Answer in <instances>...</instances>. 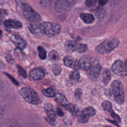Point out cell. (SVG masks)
I'll return each instance as SVG.
<instances>
[{"label": "cell", "mask_w": 127, "mask_h": 127, "mask_svg": "<svg viewBox=\"0 0 127 127\" xmlns=\"http://www.w3.org/2000/svg\"><path fill=\"white\" fill-rule=\"evenodd\" d=\"M125 64L126 66L127 67V59L126 60V61H125Z\"/></svg>", "instance_id": "f35d334b"}, {"label": "cell", "mask_w": 127, "mask_h": 127, "mask_svg": "<svg viewBox=\"0 0 127 127\" xmlns=\"http://www.w3.org/2000/svg\"><path fill=\"white\" fill-rule=\"evenodd\" d=\"M93 61L88 57H83L79 61L80 68L82 69L88 70L90 67Z\"/></svg>", "instance_id": "2e32d148"}, {"label": "cell", "mask_w": 127, "mask_h": 127, "mask_svg": "<svg viewBox=\"0 0 127 127\" xmlns=\"http://www.w3.org/2000/svg\"><path fill=\"white\" fill-rule=\"evenodd\" d=\"M19 93L25 101L30 104L38 105L41 102V100L38 94L30 87H24L21 88L19 90Z\"/></svg>", "instance_id": "7a4b0ae2"}, {"label": "cell", "mask_w": 127, "mask_h": 127, "mask_svg": "<svg viewBox=\"0 0 127 127\" xmlns=\"http://www.w3.org/2000/svg\"><path fill=\"white\" fill-rule=\"evenodd\" d=\"M40 26L43 34L49 36L57 35L61 30V27L59 24L50 22H42L40 24Z\"/></svg>", "instance_id": "277c9868"}, {"label": "cell", "mask_w": 127, "mask_h": 127, "mask_svg": "<svg viewBox=\"0 0 127 127\" xmlns=\"http://www.w3.org/2000/svg\"><path fill=\"white\" fill-rule=\"evenodd\" d=\"M55 0H38L39 4L42 7H47L51 5Z\"/></svg>", "instance_id": "4316f807"}, {"label": "cell", "mask_w": 127, "mask_h": 127, "mask_svg": "<svg viewBox=\"0 0 127 127\" xmlns=\"http://www.w3.org/2000/svg\"><path fill=\"white\" fill-rule=\"evenodd\" d=\"M76 0H57L55 4V9L59 12L69 11L76 3Z\"/></svg>", "instance_id": "5b68a950"}, {"label": "cell", "mask_w": 127, "mask_h": 127, "mask_svg": "<svg viewBox=\"0 0 127 127\" xmlns=\"http://www.w3.org/2000/svg\"><path fill=\"white\" fill-rule=\"evenodd\" d=\"M16 66L17 68L18 72L19 73V74L20 75H21L23 77L26 78L27 76V73H26L25 70L22 67L20 66L19 65H17Z\"/></svg>", "instance_id": "f1b7e54d"}, {"label": "cell", "mask_w": 127, "mask_h": 127, "mask_svg": "<svg viewBox=\"0 0 127 127\" xmlns=\"http://www.w3.org/2000/svg\"><path fill=\"white\" fill-rule=\"evenodd\" d=\"M109 0H99V4L100 6H103L105 5Z\"/></svg>", "instance_id": "d590c367"}, {"label": "cell", "mask_w": 127, "mask_h": 127, "mask_svg": "<svg viewBox=\"0 0 127 127\" xmlns=\"http://www.w3.org/2000/svg\"><path fill=\"white\" fill-rule=\"evenodd\" d=\"M120 42L118 39L112 38L104 40L95 48L97 53L100 54H108L115 49L119 45Z\"/></svg>", "instance_id": "6da1fadb"}, {"label": "cell", "mask_w": 127, "mask_h": 127, "mask_svg": "<svg viewBox=\"0 0 127 127\" xmlns=\"http://www.w3.org/2000/svg\"><path fill=\"white\" fill-rule=\"evenodd\" d=\"M41 92L43 95L48 97H53L55 95V91L52 87H49L47 89H43L41 91Z\"/></svg>", "instance_id": "603a6c76"}, {"label": "cell", "mask_w": 127, "mask_h": 127, "mask_svg": "<svg viewBox=\"0 0 127 127\" xmlns=\"http://www.w3.org/2000/svg\"><path fill=\"white\" fill-rule=\"evenodd\" d=\"M98 0H86L85 4L88 7H91L93 6Z\"/></svg>", "instance_id": "4dcf8cb0"}, {"label": "cell", "mask_w": 127, "mask_h": 127, "mask_svg": "<svg viewBox=\"0 0 127 127\" xmlns=\"http://www.w3.org/2000/svg\"><path fill=\"white\" fill-rule=\"evenodd\" d=\"M45 76L44 72L40 68H36L32 69L29 73L28 78L30 80L36 81L42 79Z\"/></svg>", "instance_id": "8fae6325"}, {"label": "cell", "mask_w": 127, "mask_h": 127, "mask_svg": "<svg viewBox=\"0 0 127 127\" xmlns=\"http://www.w3.org/2000/svg\"><path fill=\"white\" fill-rule=\"evenodd\" d=\"M80 78V74L77 70H74L69 75V80L71 83L77 82Z\"/></svg>", "instance_id": "7402d4cb"}, {"label": "cell", "mask_w": 127, "mask_h": 127, "mask_svg": "<svg viewBox=\"0 0 127 127\" xmlns=\"http://www.w3.org/2000/svg\"><path fill=\"white\" fill-rule=\"evenodd\" d=\"M74 95L75 97L77 100H80L81 98L82 95V90L80 88H77L75 89L74 91Z\"/></svg>", "instance_id": "f546056e"}, {"label": "cell", "mask_w": 127, "mask_h": 127, "mask_svg": "<svg viewBox=\"0 0 127 127\" xmlns=\"http://www.w3.org/2000/svg\"><path fill=\"white\" fill-rule=\"evenodd\" d=\"M65 109L73 116H77L79 113L78 108L75 105L73 104H68L66 106H65Z\"/></svg>", "instance_id": "44dd1931"}, {"label": "cell", "mask_w": 127, "mask_h": 127, "mask_svg": "<svg viewBox=\"0 0 127 127\" xmlns=\"http://www.w3.org/2000/svg\"><path fill=\"white\" fill-rule=\"evenodd\" d=\"M28 28L31 33L35 36L41 37L44 34L41 29L40 24H31L29 25Z\"/></svg>", "instance_id": "e0dca14e"}, {"label": "cell", "mask_w": 127, "mask_h": 127, "mask_svg": "<svg viewBox=\"0 0 127 127\" xmlns=\"http://www.w3.org/2000/svg\"><path fill=\"white\" fill-rule=\"evenodd\" d=\"M101 69V67L98 62L97 61H93L90 67L87 70L90 78L93 80L97 79L99 75Z\"/></svg>", "instance_id": "30bf717a"}, {"label": "cell", "mask_w": 127, "mask_h": 127, "mask_svg": "<svg viewBox=\"0 0 127 127\" xmlns=\"http://www.w3.org/2000/svg\"><path fill=\"white\" fill-rule=\"evenodd\" d=\"M44 109L47 114L48 119L51 121H55L57 116L53 106L49 103H46L44 105Z\"/></svg>", "instance_id": "5bb4252c"}, {"label": "cell", "mask_w": 127, "mask_h": 127, "mask_svg": "<svg viewBox=\"0 0 127 127\" xmlns=\"http://www.w3.org/2000/svg\"><path fill=\"white\" fill-rule=\"evenodd\" d=\"M112 71L117 75L120 76H127V67L120 60H117L111 66Z\"/></svg>", "instance_id": "ba28073f"}, {"label": "cell", "mask_w": 127, "mask_h": 127, "mask_svg": "<svg viewBox=\"0 0 127 127\" xmlns=\"http://www.w3.org/2000/svg\"><path fill=\"white\" fill-rule=\"evenodd\" d=\"M3 114H4V110L3 108L1 106H0V119L3 115Z\"/></svg>", "instance_id": "8d00e7d4"}, {"label": "cell", "mask_w": 127, "mask_h": 127, "mask_svg": "<svg viewBox=\"0 0 127 127\" xmlns=\"http://www.w3.org/2000/svg\"><path fill=\"white\" fill-rule=\"evenodd\" d=\"M112 93L117 103L122 105L125 102V95L123 85L118 80H114L111 84Z\"/></svg>", "instance_id": "3957f363"}, {"label": "cell", "mask_w": 127, "mask_h": 127, "mask_svg": "<svg viewBox=\"0 0 127 127\" xmlns=\"http://www.w3.org/2000/svg\"><path fill=\"white\" fill-rule=\"evenodd\" d=\"M59 54L55 50L51 51L49 54V58L52 61H57L59 59Z\"/></svg>", "instance_id": "484cf974"}, {"label": "cell", "mask_w": 127, "mask_h": 127, "mask_svg": "<svg viewBox=\"0 0 127 127\" xmlns=\"http://www.w3.org/2000/svg\"><path fill=\"white\" fill-rule=\"evenodd\" d=\"M52 70L54 74L55 75H59L61 74L62 70V68L60 65H56L53 67Z\"/></svg>", "instance_id": "83f0119b"}, {"label": "cell", "mask_w": 127, "mask_h": 127, "mask_svg": "<svg viewBox=\"0 0 127 127\" xmlns=\"http://www.w3.org/2000/svg\"><path fill=\"white\" fill-rule=\"evenodd\" d=\"M4 66L3 64L0 61V68H2Z\"/></svg>", "instance_id": "74e56055"}, {"label": "cell", "mask_w": 127, "mask_h": 127, "mask_svg": "<svg viewBox=\"0 0 127 127\" xmlns=\"http://www.w3.org/2000/svg\"><path fill=\"white\" fill-rule=\"evenodd\" d=\"M5 74L10 78V79H11V80L15 84H16V85H18V83L17 82V81L11 75H10V74L7 73H5Z\"/></svg>", "instance_id": "e575fe53"}, {"label": "cell", "mask_w": 127, "mask_h": 127, "mask_svg": "<svg viewBox=\"0 0 127 127\" xmlns=\"http://www.w3.org/2000/svg\"><path fill=\"white\" fill-rule=\"evenodd\" d=\"M80 17L86 24H91L95 20L94 16L90 13H81L80 14Z\"/></svg>", "instance_id": "ac0fdd59"}, {"label": "cell", "mask_w": 127, "mask_h": 127, "mask_svg": "<svg viewBox=\"0 0 127 127\" xmlns=\"http://www.w3.org/2000/svg\"><path fill=\"white\" fill-rule=\"evenodd\" d=\"M102 107L106 111L111 112L112 111V105L110 102L107 100H105L102 102Z\"/></svg>", "instance_id": "d4e9b609"}, {"label": "cell", "mask_w": 127, "mask_h": 127, "mask_svg": "<svg viewBox=\"0 0 127 127\" xmlns=\"http://www.w3.org/2000/svg\"><path fill=\"white\" fill-rule=\"evenodd\" d=\"M64 45L65 50L69 52L76 51L79 53H83L87 49L86 44L77 43L71 40L66 41Z\"/></svg>", "instance_id": "8992f818"}, {"label": "cell", "mask_w": 127, "mask_h": 127, "mask_svg": "<svg viewBox=\"0 0 127 127\" xmlns=\"http://www.w3.org/2000/svg\"><path fill=\"white\" fill-rule=\"evenodd\" d=\"M96 113L95 109L91 106H88L82 111L78 116L77 121L80 124H86L88 122L89 118L94 116Z\"/></svg>", "instance_id": "52a82bcc"}, {"label": "cell", "mask_w": 127, "mask_h": 127, "mask_svg": "<svg viewBox=\"0 0 127 127\" xmlns=\"http://www.w3.org/2000/svg\"><path fill=\"white\" fill-rule=\"evenodd\" d=\"M4 25L8 28L19 29L22 26V23L17 20L8 19L4 22Z\"/></svg>", "instance_id": "9a60e30c"}, {"label": "cell", "mask_w": 127, "mask_h": 127, "mask_svg": "<svg viewBox=\"0 0 127 127\" xmlns=\"http://www.w3.org/2000/svg\"><path fill=\"white\" fill-rule=\"evenodd\" d=\"M111 116L113 117V118L114 119H115V120H116V121L117 123H121V121L120 118L119 117V116L118 115H117L115 113H114L113 111H112V113L111 114Z\"/></svg>", "instance_id": "d6a6232c"}, {"label": "cell", "mask_w": 127, "mask_h": 127, "mask_svg": "<svg viewBox=\"0 0 127 127\" xmlns=\"http://www.w3.org/2000/svg\"><path fill=\"white\" fill-rule=\"evenodd\" d=\"M23 13L24 17L32 22H38L42 19L40 15L35 11L31 6L23 10Z\"/></svg>", "instance_id": "9c48e42d"}, {"label": "cell", "mask_w": 127, "mask_h": 127, "mask_svg": "<svg viewBox=\"0 0 127 127\" xmlns=\"http://www.w3.org/2000/svg\"><path fill=\"white\" fill-rule=\"evenodd\" d=\"M111 78V73L109 69L105 68L102 75V80L104 85H107Z\"/></svg>", "instance_id": "d6986e66"}, {"label": "cell", "mask_w": 127, "mask_h": 127, "mask_svg": "<svg viewBox=\"0 0 127 127\" xmlns=\"http://www.w3.org/2000/svg\"><path fill=\"white\" fill-rule=\"evenodd\" d=\"M57 115L60 117H63L64 116V113L63 112L62 110L59 107H58L57 108Z\"/></svg>", "instance_id": "836d02e7"}, {"label": "cell", "mask_w": 127, "mask_h": 127, "mask_svg": "<svg viewBox=\"0 0 127 127\" xmlns=\"http://www.w3.org/2000/svg\"><path fill=\"white\" fill-rule=\"evenodd\" d=\"M5 59L7 61V62L9 63L10 64H13L14 63H15V61L13 59V58H12V57L9 54H7L5 56Z\"/></svg>", "instance_id": "1f68e13d"}, {"label": "cell", "mask_w": 127, "mask_h": 127, "mask_svg": "<svg viewBox=\"0 0 127 127\" xmlns=\"http://www.w3.org/2000/svg\"><path fill=\"white\" fill-rule=\"evenodd\" d=\"M63 61L65 65L73 68L74 70H78L80 68L79 61L71 56H65L64 58Z\"/></svg>", "instance_id": "7c38bea8"}, {"label": "cell", "mask_w": 127, "mask_h": 127, "mask_svg": "<svg viewBox=\"0 0 127 127\" xmlns=\"http://www.w3.org/2000/svg\"><path fill=\"white\" fill-rule=\"evenodd\" d=\"M56 101L63 106H65L68 104V101L65 97L61 93H56L55 95Z\"/></svg>", "instance_id": "ffe728a7"}, {"label": "cell", "mask_w": 127, "mask_h": 127, "mask_svg": "<svg viewBox=\"0 0 127 127\" xmlns=\"http://www.w3.org/2000/svg\"><path fill=\"white\" fill-rule=\"evenodd\" d=\"M1 35H2V32H1V31L0 30V37H1Z\"/></svg>", "instance_id": "ab89813d"}, {"label": "cell", "mask_w": 127, "mask_h": 127, "mask_svg": "<svg viewBox=\"0 0 127 127\" xmlns=\"http://www.w3.org/2000/svg\"><path fill=\"white\" fill-rule=\"evenodd\" d=\"M37 50L39 53V57L41 60H45L47 57V52L42 47L38 46Z\"/></svg>", "instance_id": "cb8c5ba5"}, {"label": "cell", "mask_w": 127, "mask_h": 127, "mask_svg": "<svg viewBox=\"0 0 127 127\" xmlns=\"http://www.w3.org/2000/svg\"><path fill=\"white\" fill-rule=\"evenodd\" d=\"M9 37L17 48L20 50L25 49L27 46L26 42L22 38L13 34H9Z\"/></svg>", "instance_id": "4fadbf2b"}, {"label": "cell", "mask_w": 127, "mask_h": 127, "mask_svg": "<svg viewBox=\"0 0 127 127\" xmlns=\"http://www.w3.org/2000/svg\"><path fill=\"white\" fill-rule=\"evenodd\" d=\"M1 15V10H0V17Z\"/></svg>", "instance_id": "60d3db41"}]
</instances>
